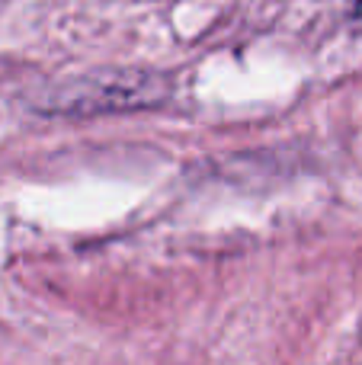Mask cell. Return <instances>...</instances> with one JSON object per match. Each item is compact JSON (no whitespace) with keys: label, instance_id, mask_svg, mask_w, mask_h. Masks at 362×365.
Returning a JSON list of instances; mask_svg holds the SVG:
<instances>
[{"label":"cell","instance_id":"6da1fadb","mask_svg":"<svg viewBox=\"0 0 362 365\" xmlns=\"http://www.w3.org/2000/svg\"><path fill=\"white\" fill-rule=\"evenodd\" d=\"M173 83L157 71H132V68H106L90 74L68 77L64 83L48 90L42 109L51 115H113V113H138L167 103Z\"/></svg>","mask_w":362,"mask_h":365},{"label":"cell","instance_id":"7a4b0ae2","mask_svg":"<svg viewBox=\"0 0 362 365\" xmlns=\"http://www.w3.org/2000/svg\"><path fill=\"white\" fill-rule=\"evenodd\" d=\"M350 6H353V19L362 26V0H350Z\"/></svg>","mask_w":362,"mask_h":365}]
</instances>
